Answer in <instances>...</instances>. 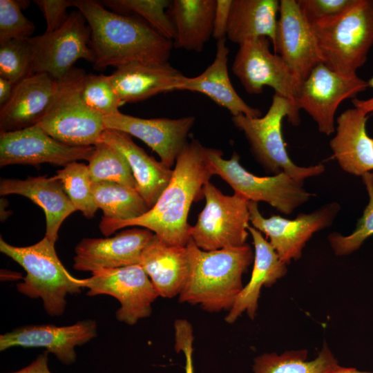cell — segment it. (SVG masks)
I'll return each mask as SVG.
<instances>
[{
	"instance_id": "obj_1",
	"label": "cell",
	"mask_w": 373,
	"mask_h": 373,
	"mask_svg": "<svg viewBox=\"0 0 373 373\" xmlns=\"http://www.w3.org/2000/svg\"><path fill=\"white\" fill-rule=\"evenodd\" d=\"M213 175L206 147L198 140L187 142L178 155L171 181L156 203L142 216L125 221L102 218L99 228L104 236L131 226L147 229L165 242L184 247L189 241L188 215L203 186Z\"/></svg>"
},
{
	"instance_id": "obj_2",
	"label": "cell",
	"mask_w": 373,
	"mask_h": 373,
	"mask_svg": "<svg viewBox=\"0 0 373 373\" xmlns=\"http://www.w3.org/2000/svg\"><path fill=\"white\" fill-rule=\"evenodd\" d=\"M73 6L83 15L90 27L96 70L108 66L117 68L135 62H168L173 41L142 19L110 11L98 1L73 0Z\"/></svg>"
},
{
	"instance_id": "obj_3",
	"label": "cell",
	"mask_w": 373,
	"mask_h": 373,
	"mask_svg": "<svg viewBox=\"0 0 373 373\" xmlns=\"http://www.w3.org/2000/svg\"><path fill=\"white\" fill-rule=\"evenodd\" d=\"M190 271L180 303L199 305L209 312L229 311L243 288L242 276L254 258L248 244L203 251L190 238Z\"/></svg>"
},
{
	"instance_id": "obj_4",
	"label": "cell",
	"mask_w": 373,
	"mask_h": 373,
	"mask_svg": "<svg viewBox=\"0 0 373 373\" xmlns=\"http://www.w3.org/2000/svg\"><path fill=\"white\" fill-rule=\"evenodd\" d=\"M322 62L343 75H355L373 46V0H354L340 15L312 24Z\"/></svg>"
},
{
	"instance_id": "obj_5",
	"label": "cell",
	"mask_w": 373,
	"mask_h": 373,
	"mask_svg": "<svg viewBox=\"0 0 373 373\" xmlns=\"http://www.w3.org/2000/svg\"><path fill=\"white\" fill-rule=\"evenodd\" d=\"M55 244L46 236L28 247H16L0 238V251L26 271L23 281L17 285L19 293L41 298L47 314L61 316L64 312L67 294H78L84 287L83 279L73 277L59 259Z\"/></svg>"
},
{
	"instance_id": "obj_6",
	"label": "cell",
	"mask_w": 373,
	"mask_h": 373,
	"mask_svg": "<svg viewBox=\"0 0 373 373\" xmlns=\"http://www.w3.org/2000/svg\"><path fill=\"white\" fill-rule=\"evenodd\" d=\"M285 117L294 126L300 124L299 113L293 104L275 93L263 117H250L240 114L232 116V122L244 133L254 155L267 172L275 175L283 171L300 181L321 175L325 169L323 164L300 166L291 160L282 133Z\"/></svg>"
},
{
	"instance_id": "obj_7",
	"label": "cell",
	"mask_w": 373,
	"mask_h": 373,
	"mask_svg": "<svg viewBox=\"0 0 373 373\" xmlns=\"http://www.w3.org/2000/svg\"><path fill=\"white\" fill-rule=\"evenodd\" d=\"M86 75L84 70L74 67L58 79L51 104L37 124L54 139L73 146L98 144L106 129L104 116L88 108L82 99Z\"/></svg>"
},
{
	"instance_id": "obj_8",
	"label": "cell",
	"mask_w": 373,
	"mask_h": 373,
	"mask_svg": "<svg viewBox=\"0 0 373 373\" xmlns=\"http://www.w3.org/2000/svg\"><path fill=\"white\" fill-rule=\"evenodd\" d=\"M206 153L213 175L227 182L234 193L249 201L265 202L278 211L289 215L314 195L303 187V181L297 180L281 171L271 176L260 177L247 171L239 162L234 152L229 160L218 149L207 148Z\"/></svg>"
},
{
	"instance_id": "obj_9",
	"label": "cell",
	"mask_w": 373,
	"mask_h": 373,
	"mask_svg": "<svg viewBox=\"0 0 373 373\" xmlns=\"http://www.w3.org/2000/svg\"><path fill=\"white\" fill-rule=\"evenodd\" d=\"M202 194L206 204L190 231L195 245L203 251H214L246 244L249 201L236 193L224 195L210 182L204 184Z\"/></svg>"
},
{
	"instance_id": "obj_10",
	"label": "cell",
	"mask_w": 373,
	"mask_h": 373,
	"mask_svg": "<svg viewBox=\"0 0 373 373\" xmlns=\"http://www.w3.org/2000/svg\"><path fill=\"white\" fill-rule=\"evenodd\" d=\"M270 43L267 37H258L240 44L232 72L248 93L260 94L269 86L296 108L303 82L279 55L270 51Z\"/></svg>"
},
{
	"instance_id": "obj_11",
	"label": "cell",
	"mask_w": 373,
	"mask_h": 373,
	"mask_svg": "<svg viewBox=\"0 0 373 373\" xmlns=\"http://www.w3.org/2000/svg\"><path fill=\"white\" fill-rule=\"evenodd\" d=\"M29 41L33 52V74L47 73L59 79L78 59L95 62L90 29L78 10L70 12L67 21L57 30L32 37Z\"/></svg>"
},
{
	"instance_id": "obj_12",
	"label": "cell",
	"mask_w": 373,
	"mask_h": 373,
	"mask_svg": "<svg viewBox=\"0 0 373 373\" xmlns=\"http://www.w3.org/2000/svg\"><path fill=\"white\" fill-rule=\"evenodd\" d=\"M83 279L90 296L106 294L120 303L116 318L129 325L149 316L151 305L159 296L149 276L140 265L102 269Z\"/></svg>"
},
{
	"instance_id": "obj_13",
	"label": "cell",
	"mask_w": 373,
	"mask_h": 373,
	"mask_svg": "<svg viewBox=\"0 0 373 373\" xmlns=\"http://www.w3.org/2000/svg\"><path fill=\"white\" fill-rule=\"evenodd\" d=\"M367 87V81L356 74H340L321 62L303 82L295 106L312 117L321 133L329 135L335 131L334 117L340 104Z\"/></svg>"
},
{
	"instance_id": "obj_14",
	"label": "cell",
	"mask_w": 373,
	"mask_h": 373,
	"mask_svg": "<svg viewBox=\"0 0 373 373\" xmlns=\"http://www.w3.org/2000/svg\"><path fill=\"white\" fill-rule=\"evenodd\" d=\"M340 209L337 202H332L309 213H300L294 219L278 215L265 218L258 209V202H249L252 227L269 238V243L287 265L301 257L307 242L314 233L331 226Z\"/></svg>"
},
{
	"instance_id": "obj_15",
	"label": "cell",
	"mask_w": 373,
	"mask_h": 373,
	"mask_svg": "<svg viewBox=\"0 0 373 373\" xmlns=\"http://www.w3.org/2000/svg\"><path fill=\"white\" fill-rule=\"evenodd\" d=\"M94 146H73L49 135L38 125L0 132V166L50 163L65 166L78 160L88 161Z\"/></svg>"
},
{
	"instance_id": "obj_16",
	"label": "cell",
	"mask_w": 373,
	"mask_h": 373,
	"mask_svg": "<svg viewBox=\"0 0 373 373\" xmlns=\"http://www.w3.org/2000/svg\"><path fill=\"white\" fill-rule=\"evenodd\" d=\"M104 122L106 129L119 131L141 140L159 155L162 163L171 169L188 142L195 117L145 119L119 111L104 116Z\"/></svg>"
},
{
	"instance_id": "obj_17",
	"label": "cell",
	"mask_w": 373,
	"mask_h": 373,
	"mask_svg": "<svg viewBox=\"0 0 373 373\" xmlns=\"http://www.w3.org/2000/svg\"><path fill=\"white\" fill-rule=\"evenodd\" d=\"M97 336V323L84 320L66 326L29 325L18 327L0 336V350L13 347H43L63 364L76 361L75 347Z\"/></svg>"
},
{
	"instance_id": "obj_18",
	"label": "cell",
	"mask_w": 373,
	"mask_h": 373,
	"mask_svg": "<svg viewBox=\"0 0 373 373\" xmlns=\"http://www.w3.org/2000/svg\"><path fill=\"white\" fill-rule=\"evenodd\" d=\"M278 13L274 52L303 82L322 62L312 26L296 0L280 1Z\"/></svg>"
},
{
	"instance_id": "obj_19",
	"label": "cell",
	"mask_w": 373,
	"mask_h": 373,
	"mask_svg": "<svg viewBox=\"0 0 373 373\" xmlns=\"http://www.w3.org/2000/svg\"><path fill=\"white\" fill-rule=\"evenodd\" d=\"M153 235L147 229L133 228L111 238H84L75 249L73 268L93 272L140 265L142 252Z\"/></svg>"
},
{
	"instance_id": "obj_20",
	"label": "cell",
	"mask_w": 373,
	"mask_h": 373,
	"mask_svg": "<svg viewBox=\"0 0 373 373\" xmlns=\"http://www.w3.org/2000/svg\"><path fill=\"white\" fill-rule=\"evenodd\" d=\"M58 79L47 73H34L15 85L8 102L0 107V132L36 125L47 112Z\"/></svg>"
},
{
	"instance_id": "obj_21",
	"label": "cell",
	"mask_w": 373,
	"mask_h": 373,
	"mask_svg": "<svg viewBox=\"0 0 373 373\" xmlns=\"http://www.w3.org/2000/svg\"><path fill=\"white\" fill-rule=\"evenodd\" d=\"M367 119L358 108L345 110L337 117L336 134L329 142L341 168L356 176L373 171V138L367 133Z\"/></svg>"
},
{
	"instance_id": "obj_22",
	"label": "cell",
	"mask_w": 373,
	"mask_h": 373,
	"mask_svg": "<svg viewBox=\"0 0 373 373\" xmlns=\"http://www.w3.org/2000/svg\"><path fill=\"white\" fill-rule=\"evenodd\" d=\"M17 194L25 196L44 211L46 227L45 236L53 243L58 238L62 222L77 211L66 194L61 181L55 175L28 177L25 180L2 179L0 195Z\"/></svg>"
},
{
	"instance_id": "obj_23",
	"label": "cell",
	"mask_w": 373,
	"mask_h": 373,
	"mask_svg": "<svg viewBox=\"0 0 373 373\" xmlns=\"http://www.w3.org/2000/svg\"><path fill=\"white\" fill-rule=\"evenodd\" d=\"M140 265L149 276L159 296H179L190 271L187 245H169L153 235L142 252Z\"/></svg>"
},
{
	"instance_id": "obj_24",
	"label": "cell",
	"mask_w": 373,
	"mask_h": 373,
	"mask_svg": "<svg viewBox=\"0 0 373 373\" xmlns=\"http://www.w3.org/2000/svg\"><path fill=\"white\" fill-rule=\"evenodd\" d=\"M122 104L134 103L162 93L177 90L184 75L169 62L157 64L131 63L111 75Z\"/></svg>"
},
{
	"instance_id": "obj_25",
	"label": "cell",
	"mask_w": 373,
	"mask_h": 373,
	"mask_svg": "<svg viewBox=\"0 0 373 373\" xmlns=\"http://www.w3.org/2000/svg\"><path fill=\"white\" fill-rule=\"evenodd\" d=\"M248 231L254 246V267L249 281L243 287L224 318L228 323L235 322L244 312L254 319L262 287H271L287 272V264L280 260L262 233L250 225Z\"/></svg>"
},
{
	"instance_id": "obj_26",
	"label": "cell",
	"mask_w": 373,
	"mask_h": 373,
	"mask_svg": "<svg viewBox=\"0 0 373 373\" xmlns=\"http://www.w3.org/2000/svg\"><path fill=\"white\" fill-rule=\"evenodd\" d=\"M228 55L225 38L218 40L213 63L196 77L184 76L177 90L202 93L227 109L232 116L242 114L250 117H260V111L249 106L233 88L228 73Z\"/></svg>"
},
{
	"instance_id": "obj_27",
	"label": "cell",
	"mask_w": 373,
	"mask_h": 373,
	"mask_svg": "<svg viewBox=\"0 0 373 373\" xmlns=\"http://www.w3.org/2000/svg\"><path fill=\"white\" fill-rule=\"evenodd\" d=\"M102 142L113 146L125 157L136 182V190L151 209L169 184L173 170L149 155L125 133L106 129Z\"/></svg>"
},
{
	"instance_id": "obj_28",
	"label": "cell",
	"mask_w": 373,
	"mask_h": 373,
	"mask_svg": "<svg viewBox=\"0 0 373 373\" xmlns=\"http://www.w3.org/2000/svg\"><path fill=\"white\" fill-rule=\"evenodd\" d=\"M216 0H174L169 17L175 30L173 46L200 52L213 35Z\"/></svg>"
},
{
	"instance_id": "obj_29",
	"label": "cell",
	"mask_w": 373,
	"mask_h": 373,
	"mask_svg": "<svg viewBox=\"0 0 373 373\" xmlns=\"http://www.w3.org/2000/svg\"><path fill=\"white\" fill-rule=\"evenodd\" d=\"M279 5L278 0H232L226 37L238 45L267 37L274 46Z\"/></svg>"
},
{
	"instance_id": "obj_30",
	"label": "cell",
	"mask_w": 373,
	"mask_h": 373,
	"mask_svg": "<svg viewBox=\"0 0 373 373\" xmlns=\"http://www.w3.org/2000/svg\"><path fill=\"white\" fill-rule=\"evenodd\" d=\"M306 350H290L280 354L264 353L254 360L253 373H330L339 365L337 359L324 343L317 356L307 360Z\"/></svg>"
},
{
	"instance_id": "obj_31",
	"label": "cell",
	"mask_w": 373,
	"mask_h": 373,
	"mask_svg": "<svg viewBox=\"0 0 373 373\" xmlns=\"http://www.w3.org/2000/svg\"><path fill=\"white\" fill-rule=\"evenodd\" d=\"M96 205L104 213L102 218L119 221L137 218L149 210L137 191L131 187L110 182L93 183Z\"/></svg>"
},
{
	"instance_id": "obj_32",
	"label": "cell",
	"mask_w": 373,
	"mask_h": 373,
	"mask_svg": "<svg viewBox=\"0 0 373 373\" xmlns=\"http://www.w3.org/2000/svg\"><path fill=\"white\" fill-rule=\"evenodd\" d=\"M93 183L115 182L136 189V182L125 157L113 146L102 142L95 146L88 160Z\"/></svg>"
},
{
	"instance_id": "obj_33",
	"label": "cell",
	"mask_w": 373,
	"mask_h": 373,
	"mask_svg": "<svg viewBox=\"0 0 373 373\" xmlns=\"http://www.w3.org/2000/svg\"><path fill=\"white\" fill-rule=\"evenodd\" d=\"M77 210L87 218H92L98 208L96 205L88 166L84 163L73 162L57 171L55 175Z\"/></svg>"
},
{
	"instance_id": "obj_34",
	"label": "cell",
	"mask_w": 373,
	"mask_h": 373,
	"mask_svg": "<svg viewBox=\"0 0 373 373\" xmlns=\"http://www.w3.org/2000/svg\"><path fill=\"white\" fill-rule=\"evenodd\" d=\"M115 12H133L139 15L151 28L165 38L173 41L175 37L174 25L166 8H169L168 0H105L101 1Z\"/></svg>"
},
{
	"instance_id": "obj_35",
	"label": "cell",
	"mask_w": 373,
	"mask_h": 373,
	"mask_svg": "<svg viewBox=\"0 0 373 373\" xmlns=\"http://www.w3.org/2000/svg\"><path fill=\"white\" fill-rule=\"evenodd\" d=\"M80 93L86 106L104 117L119 112V108L123 104L113 87L111 75L86 74Z\"/></svg>"
},
{
	"instance_id": "obj_36",
	"label": "cell",
	"mask_w": 373,
	"mask_h": 373,
	"mask_svg": "<svg viewBox=\"0 0 373 373\" xmlns=\"http://www.w3.org/2000/svg\"><path fill=\"white\" fill-rule=\"evenodd\" d=\"M33 52L28 39L0 42V77L17 84L32 75Z\"/></svg>"
},
{
	"instance_id": "obj_37",
	"label": "cell",
	"mask_w": 373,
	"mask_h": 373,
	"mask_svg": "<svg viewBox=\"0 0 373 373\" xmlns=\"http://www.w3.org/2000/svg\"><path fill=\"white\" fill-rule=\"evenodd\" d=\"M362 180L368 193L369 201L354 231L348 236L335 232L328 237L331 247L336 256L350 254L358 249L367 238L373 236V173L364 174Z\"/></svg>"
},
{
	"instance_id": "obj_38",
	"label": "cell",
	"mask_w": 373,
	"mask_h": 373,
	"mask_svg": "<svg viewBox=\"0 0 373 373\" xmlns=\"http://www.w3.org/2000/svg\"><path fill=\"white\" fill-rule=\"evenodd\" d=\"M35 30V24L23 15L17 0H0V42L30 38Z\"/></svg>"
},
{
	"instance_id": "obj_39",
	"label": "cell",
	"mask_w": 373,
	"mask_h": 373,
	"mask_svg": "<svg viewBox=\"0 0 373 373\" xmlns=\"http://www.w3.org/2000/svg\"><path fill=\"white\" fill-rule=\"evenodd\" d=\"M299 7L311 24L336 17L348 8L354 0H298Z\"/></svg>"
},
{
	"instance_id": "obj_40",
	"label": "cell",
	"mask_w": 373,
	"mask_h": 373,
	"mask_svg": "<svg viewBox=\"0 0 373 373\" xmlns=\"http://www.w3.org/2000/svg\"><path fill=\"white\" fill-rule=\"evenodd\" d=\"M34 2L46 20L45 32H54L61 28L69 17L68 8L73 6V1L70 0H35Z\"/></svg>"
},
{
	"instance_id": "obj_41",
	"label": "cell",
	"mask_w": 373,
	"mask_h": 373,
	"mask_svg": "<svg viewBox=\"0 0 373 373\" xmlns=\"http://www.w3.org/2000/svg\"><path fill=\"white\" fill-rule=\"evenodd\" d=\"M175 350L182 352L185 357V373H194L193 363V331L191 324L185 319L174 323Z\"/></svg>"
},
{
	"instance_id": "obj_42",
	"label": "cell",
	"mask_w": 373,
	"mask_h": 373,
	"mask_svg": "<svg viewBox=\"0 0 373 373\" xmlns=\"http://www.w3.org/2000/svg\"><path fill=\"white\" fill-rule=\"evenodd\" d=\"M231 2L232 0H216L212 37L217 41L227 36Z\"/></svg>"
},
{
	"instance_id": "obj_43",
	"label": "cell",
	"mask_w": 373,
	"mask_h": 373,
	"mask_svg": "<svg viewBox=\"0 0 373 373\" xmlns=\"http://www.w3.org/2000/svg\"><path fill=\"white\" fill-rule=\"evenodd\" d=\"M48 354L45 351L26 367L15 372L6 373H52L48 366Z\"/></svg>"
},
{
	"instance_id": "obj_44",
	"label": "cell",
	"mask_w": 373,
	"mask_h": 373,
	"mask_svg": "<svg viewBox=\"0 0 373 373\" xmlns=\"http://www.w3.org/2000/svg\"><path fill=\"white\" fill-rule=\"evenodd\" d=\"M15 84L0 77V107L5 105L12 96Z\"/></svg>"
},
{
	"instance_id": "obj_45",
	"label": "cell",
	"mask_w": 373,
	"mask_h": 373,
	"mask_svg": "<svg viewBox=\"0 0 373 373\" xmlns=\"http://www.w3.org/2000/svg\"><path fill=\"white\" fill-rule=\"evenodd\" d=\"M367 82V86L373 88V76ZM352 102L354 107L360 108L367 115L373 113V96L367 99L354 98Z\"/></svg>"
},
{
	"instance_id": "obj_46",
	"label": "cell",
	"mask_w": 373,
	"mask_h": 373,
	"mask_svg": "<svg viewBox=\"0 0 373 373\" xmlns=\"http://www.w3.org/2000/svg\"><path fill=\"white\" fill-rule=\"evenodd\" d=\"M330 373H373V372L361 371L353 367H345L341 366L338 369Z\"/></svg>"
}]
</instances>
